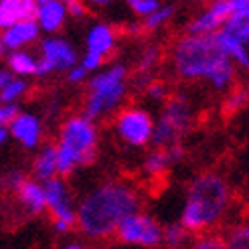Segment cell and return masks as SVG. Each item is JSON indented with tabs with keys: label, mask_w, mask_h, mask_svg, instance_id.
<instances>
[{
	"label": "cell",
	"mask_w": 249,
	"mask_h": 249,
	"mask_svg": "<svg viewBox=\"0 0 249 249\" xmlns=\"http://www.w3.org/2000/svg\"><path fill=\"white\" fill-rule=\"evenodd\" d=\"M87 47L89 51L106 55L111 47H114V35H111V29L106 27V24H97V27L91 29L89 36H87Z\"/></svg>",
	"instance_id": "19"
},
{
	"label": "cell",
	"mask_w": 249,
	"mask_h": 249,
	"mask_svg": "<svg viewBox=\"0 0 249 249\" xmlns=\"http://www.w3.org/2000/svg\"><path fill=\"white\" fill-rule=\"evenodd\" d=\"M10 134L27 148H35L41 138V124L31 114H20L10 126Z\"/></svg>",
	"instance_id": "12"
},
{
	"label": "cell",
	"mask_w": 249,
	"mask_h": 249,
	"mask_svg": "<svg viewBox=\"0 0 249 249\" xmlns=\"http://www.w3.org/2000/svg\"><path fill=\"white\" fill-rule=\"evenodd\" d=\"M229 2H231L233 15H235V12H241V10L249 8V0H229Z\"/></svg>",
	"instance_id": "36"
},
{
	"label": "cell",
	"mask_w": 249,
	"mask_h": 249,
	"mask_svg": "<svg viewBox=\"0 0 249 249\" xmlns=\"http://www.w3.org/2000/svg\"><path fill=\"white\" fill-rule=\"evenodd\" d=\"M193 249H229L227 241H223L221 237H215V235H209V237H201Z\"/></svg>",
	"instance_id": "28"
},
{
	"label": "cell",
	"mask_w": 249,
	"mask_h": 249,
	"mask_svg": "<svg viewBox=\"0 0 249 249\" xmlns=\"http://www.w3.org/2000/svg\"><path fill=\"white\" fill-rule=\"evenodd\" d=\"M24 174L22 172H18V170H10V172H6L4 174V178H2V186L6 191H12V193H18V189L24 184Z\"/></svg>",
	"instance_id": "26"
},
{
	"label": "cell",
	"mask_w": 249,
	"mask_h": 249,
	"mask_svg": "<svg viewBox=\"0 0 249 249\" xmlns=\"http://www.w3.org/2000/svg\"><path fill=\"white\" fill-rule=\"evenodd\" d=\"M35 2L39 4V6H45V4H49V2H57V0H35ZM59 2H61V0H59Z\"/></svg>",
	"instance_id": "41"
},
{
	"label": "cell",
	"mask_w": 249,
	"mask_h": 249,
	"mask_svg": "<svg viewBox=\"0 0 249 249\" xmlns=\"http://www.w3.org/2000/svg\"><path fill=\"white\" fill-rule=\"evenodd\" d=\"M217 36V41H219V45L225 49V53L229 55V57H233L237 63H241L245 69H249V53H247V49L243 47V43L241 41H237V39H233L231 35H227V33H217L215 35Z\"/></svg>",
	"instance_id": "20"
},
{
	"label": "cell",
	"mask_w": 249,
	"mask_h": 249,
	"mask_svg": "<svg viewBox=\"0 0 249 249\" xmlns=\"http://www.w3.org/2000/svg\"><path fill=\"white\" fill-rule=\"evenodd\" d=\"M116 130L124 142L132 146H144L154 134L152 118L144 109H126L116 122Z\"/></svg>",
	"instance_id": "9"
},
{
	"label": "cell",
	"mask_w": 249,
	"mask_h": 249,
	"mask_svg": "<svg viewBox=\"0 0 249 249\" xmlns=\"http://www.w3.org/2000/svg\"><path fill=\"white\" fill-rule=\"evenodd\" d=\"M156 57H158V49H148V51L144 53V57L140 59V69L142 71H146V69H150L152 65H154V61H156Z\"/></svg>",
	"instance_id": "33"
},
{
	"label": "cell",
	"mask_w": 249,
	"mask_h": 249,
	"mask_svg": "<svg viewBox=\"0 0 249 249\" xmlns=\"http://www.w3.org/2000/svg\"><path fill=\"white\" fill-rule=\"evenodd\" d=\"M43 59L39 61L36 75H47L55 69H73L75 65V53L69 43L63 39H47L43 41Z\"/></svg>",
	"instance_id": "10"
},
{
	"label": "cell",
	"mask_w": 249,
	"mask_h": 249,
	"mask_svg": "<svg viewBox=\"0 0 249 249\" xmlns=\"http://www.w3.org/2000/svg\"><path fill=\"white\" fill-rule=\"evenodd\" d=\"M170 15H172V6H166V8H158L154 15H150L146 18V27L148 29H156L158 24H162L164 20H168L170 18Z\"/></svg>",
	"instance_id": "29"
},
{
	"label": "cell",
	"mask_w": 249,
	"mask_h": 249,
	"mask_svg": "<svg viewBox=\"0 0 249 249\" xmlns=\"http://www.w3.org/2000/svg\"><path fill=\"white\" fill-rule=\"evenodd\" d=\"M128 4L138 12V15H154L158 10V0H128Z\"/></svg>",
	"instance_id": "27"
},
{
	"label": "cell",
	"mask_w": 249,
	"mask_h": 249,
	"mask_svg": "<svg viewBox=\"0 0 249 249\" xmlns=\"http://www.w3.org/2000/svg\"><path fill=\"white\" fill-rule=\"evenodd\" d=\"M93 2H97V4H106V2H109V0H93Z\"/></svg>",
	"instance_id": "43"
},
{
	"label": "cell",
	"mask_w": 249,
	"mask_h": 249,
	"mask_svg": "<svg viewBox=\"0 0 249 249\" xmlns=\"http://www.w3.org/2000/svg\"><path fill=\"white\" fill-rule=\"evenodd\" d=\"M245 102V93L241 91V93H237V95H233V99L229 102V107H233V109H237L241 104Z\"/></svg>",
	"instance_id": "38"
},
{
	"label": "cell",
	"mask_w": 249,
	"mask_h": 249,
	"mask_svg": "<svg viewBox=\"0 0 249 249\" xmlns=\"http://www.w3.org/2000/svg\"><path fill=\"white\" fill-rule=\"evenodd\" d=\"M211 12H213L215 17H219L221 20H225V22H227V18L233 15L231 2H229V0H217V2L211 6Z\"/></svg>",
	"instance_id": "31"
},
{
	"label": "cell",
	"mask_w": 249,
	"mask_h": 249,
	"mask_svg": "<svg viewBox=\"0 0 249 249\" xmlns=\"http://www.w3.org/2000/svg\"><path fill=\"white\" fill-rule=\"evenodd\" d=\"M180 158H182V148L178 144L170 146V148H162V150H156L154 154H150L146 158L144 170L148 174H160V172H164L170 164L178 162Z\"/></svg>",
	"instance_id": "15"
},
{
	"label": "cell",
	"mask_w": 249,
	"mask_h": 249,
	"mask_svg": "<svg viewBox=\"0 0 249 249\" xmlns=\"http://www.w3.org/2000/svg\"><path fill=\"white\" fill-rule=\"evenodd\" d=\"M12 81H15V79H12V73L10 71H2V73H0V85H2V87L10 85Z\"/></svg>",
	"instance_id": "39"
},
{
	"label": "cell",
	"mask_w": 249,
	"mask_h": 249,
	"mask_svg": "<svg viewBox=\"0 0 249 249\" xmlns=\"http://www.w3.org/2000/svg\"><path fill=\"white\" fill-rule=\"evenodd\" d=\"M24 89H27V83L15 79L10 85L2 87V93H0V97H2L4 104H10V102H15V99H17L20 93H24Z\"/></svg>",
	"instance_id": "25"
},
{
	"label": "cell",
	"mask_w": 249,
	"mask_h": 249,
	"mask_svg": "<svg viewBox=\"0 0 249 249\" xmlns=\"http://www.w3.org/2000/svg\"><path fill=\"white\" fill-rule=\"evenodd\" d=\"M39 36V27L35 24V20H24L18 22L15 27H10L2 35V47L4 49H18L22 45H27L35 41Z\"/></svg>",
	"instance_id": "14"
},
{
	"label": "cell",
	"mask_w": 249,
	"mask_h": 249,
	"mask_svg": "<svg viewBox=\"0 0 249 249\" xmlns=\"http://www.w3.org/2000/svg\"><path fill=\"white\" fill-rule=\"evenodd\" d=\"M102 61H104V55H99V53H93V51H87V55L83 57V69H95L102 65Z\"/></svg>",
	"instance_id": "32"
},
{
	"label": "cell",
	"mask_w": 249,
	"mask_h": 249,
	"mask_svg": "<svg viewBox=\"0 0 249 249\" xmlns=\"http://www.w3.org/2000/svg\"><path fill=\"white\" fill-rule=\"evenodd\" d=\"M172 61L180 77H207L217 89H223L233 81L231 57L219 45L215 35L184 36L174 47Z\"/></svg>",
	"instance_id": "2"
},
{
	"label": "cell",
	"mask_w": 249,
	"mask_h": 249,
	"mask_svg": "<svg viewBox=\"0 0 249 249\" xmlns=\"http://www.w3.org/2000/svg\"><path fill=\"white\" fill-rule=\"evenodd\" d=\"M148 93H150L154 99H162L166 95V85L158 83V81H152L150 85H148Z\"/></svg>",
	"instance_id": "34"
},
{
	"label": "cell",
	"mask_w": 249,
	"mask_h": 249,
	"mask_svg": "<svg viewBox=\"0 0 249 249\" xmlns=\"http://www.w3.org/2000/svg\"><path fill=\"white\" fill-rule=\"evenodd\" d=\"M18 107L17 106H12V104H4L2 107H0V124L6 128V124L8 126H12V122H15L18 118Z\"/></svg>",
	"instance_id": "30"
},
{
	"label": "cell",
	"mask_w": 249,
	"mask_h": 249,
	"mask_svg": "<svg viewBox=\"0 0 249 249\" xmlns=\"http://www.w3.org/2000/svg\"><path fill=\"white\" fill-rule=\"evenodd\" d=\"M45 186V196H47V207L53 215V227L59 233H67L71 225L77 221V213L73 211L69 196L65 191L63 180L53 178L43 184Z\"/></svg>",
	"instance_id": "8"
},
{
	"label": "cell",
	"mask_w": 249,
	"mask_h": 249,
	"mask_svg": "<svg viewBox=\"0 0 249 249\" xmlns=\"http://www.w3.org/2000/svg\"><path fill=\"white\" fill-rule=\"evenodd\" d=\"M138 196L122 182H107L87 195L77 209L79 229L89 237H107L120 225L138 213Z\"/></svg>",
	"instance_id": "1"
},
{
	"label": "cell",
	"mask_w": 249,
	"mask_h": 249,
	"mask_svg": "<svg viewBox=\"0 0 249 249\" xmlns=\"http://www.w3.org/2000/svg\"><path fill=\"white\" fill-rule=\"evenodd\" d=\"M65 249H85V247H81V245H77V243H71V245H67Z\"/></svg>",
	"instance_id": "42"
},
{
	"label": "cell",
	"mask_w": 249,
	"mask_h": 249,
	"mask_svg": "<svg viewBox=\"0 0 249 249\" xmlns=\"http://www.w3.org/2000/svg\"><path fill=\"white\" fill-rule=\"evenodd\" d=\"M118 237L124 243L142 245V247H158L164 241V229L158 223L142 213H134L120 225Z\"/></svg>",
	"instance_id": "7"
},
{
	"label": "cell",
	"mask_w": 249,
	"mask_h": 249,
	"mask_svg": "<svg viewBox=\"0 0 249 249\" xmlns=\"http://www.w3.org/2000/svg\"><path fill=\"white\" fill-rule=\"evenodd\" d=\"M6 138H8V130L2 126V128H0V142H4Z\"/></svg>",
	"instance_id": "40"
},
{
	"label": "cell",
	"mask_w": 249,
	"mask_h": 249,
	"mask_svg": "<svg viewBox=\"0 0 249 249\" xmlns=\"http://www.w3.org/2000/svg\"><path fill=\"white\" fill-rule=\"evenodd\" d=\"M223 33L231 35L233 39H237L241 43H247L249 41V8L231 15L227 22L223 24Z\"/></svg>",
	"instance_id": "18"
},
{
	"label": "cell",
	"mask_w": 249,
	"mask_h": 249,
	"mask_svg": "<svg viewBox=\"0 0 249 249\" xmlns=\"http://www.w3.org/2000/svg\"><path fill=\"white\" fill-rule=\"evenodd\" d=\"M229 201V189L219 174L207 172L196 177L186 193L180 223L189 231H203L217 223Z\"/></svg>",
	"instance_id": "3"
},
{
	"label": "cell",
	"mask_w": 249,
	"mask_h": 249,
	"mask_svg": "<svg viewBox=\"0 0 249 249\" xmlns=\"http://www.w3.org/2000/svg\"><path fill=\"white\" fill-rule=\"evenodd\" d=\"M225 241L229 249H249V225L233 227Z\"/></svg>",
	"instance_id": "24"
},
{
	"label": "cell",
	"mask_w": 249,
	"mask_h": 249,
	"mask_svg": "<svg viewBox=\"0 0 249 249\" xmlns=\"http://www.w3.org/2000/svg\"><path fill=\"white\" fill-rule=\"evenodd\" d=\"M33 172H35V177L39 180H43V182L53 180L55 172H59V168H57V148L55 146H45L39 152V156L35 158Z\"/></svg>",
	"instance_id": "16"
},
{
	"label": "cell",
	"mask_w": 249,
	"mask_h": 249,
	"mask_svg": "<svg viewBox=\"0 0 249 249\" xmlns=\"http://www.w3.org/2000/svg\"><path fill=\"white\" fill-rule=\"evenodd\" d=\"M85 73H87V69H83V67H73V69H69V81H71V83L83 81Z\"/></svg>",
	"instance_id": "35"
},
{
	"label": "cell",
	"mask_w": 249,
	"mask_h": 249,
	"mask_svg": "<svg viewBox=\"0 0 249 249\" xmlns=\"http://www.w3.org/2000/svg\"><path fill=\"white\" fill-rule=\"evenodd\" d=\"M18 203L22 205V209L31 215H39L47 207V196H45V186H41L35 180H24V184L17 193Z\"/></svg>",
	"instance_id": "13"
},
{
	"label": "cell",
	"mask_w": 249,
	"mask_h": 249,
	"mask_svg": "<svg viewBox=\"0 0 249 249\" xmlns=\"http://www.w3.org/2000/svg\"><path fill=\"white\" fill-rule=\"evenodd\" d=\"M124 77H126V71L124 67H111L104 73H99L91 79V95L87 99L85 106V118L93 120L99 114H106V111L114 109L124 97L126 91V85H124Z\"/></svg>",
	"instance_id": "4"
},
{
	"label": "cell",
	"mask_w": 249,
	"mask_h": 249,
	"mask_svg": "<svg viewBox=\"0 0 249 249\" xmlns=\"http://www.w3.org/2000/svg\"><path fill=\"white\" fill-rule=\"evenodd\" d=\"M39 8L35 0H0V27L8 31L18 22L39 18Z\"/></svg>",
	"instance_id": "11"
},
{
	"label": "cell",
	"mask_w": 249,
	"mask_h": 249,
	"mask_svg": "<svg viewBox=\"0 0 249 249\" xmlns=\"http://www.w3.org/2000/svg\"><path fill=\"white\" fill-rule=\"evenodd\" d=\"M69 12H71V17H83L85 6H81L79 2H73V4H69Z\"/></svg>",
	"instance_id": "37"
},
{
	"label": "cell",
	"mask_w": 249,
	"mask_h": 249,
	"mask_svg": "<svg viewBox=\"0 0 249 249\" xmlns=\"http://www.w3.org/2000/svg\"><path fill=\"white\" fill-rule=\"evenodd\" d=\"M63 18H65V6H63V2H59V0L39 8V24L49 33L57 31L61 24H63Z\"/></svg>",
	"instance_id": "17"
},
{
	"label": "cell",
	"mask_w": 249,
	"mask_h": 249,
	"mask_svg": "<svg viewBox=\"0 0 249 249\" xmlns=\"http://www.w3.org/2000/svg\"><path fill=\"white\" fill-rule=\"evenodd\" d=\"M186 239H189V229H186L182 223H172L164 229V243L170 249H180Z\"/></svg>",
	"instance_id": "23"
},
{
	"label": "cell",
	"mask_w": 249,
	"mask_h": 249,
	"mask_svg": "<svg viewBox=\"0 0 249 249\" xmlns=\"http://www.w3.org/2000/svg\"><path fill=\"white\" fill-rule=\"evenodd\" d=\"M221 22H225V20H221L219 17H215L213 12H207V15L203 17H198L196 20H193L189 24V33L191 35H213V31H217L221 27Z\"/></svg>",
	"instance_id": "22"
},
{
	"label": "cell",
	"mask_w": 249,
	"mask_h": 249,
	"mask_svg": "<svg viewBox=\"0 0 249 249\" xmlns=\"http://www.w3.org/2000/svg\"><path fill=\"white\" fill-rule=\"evenodd\" d=\"M95 128L91 120L83 118H71L63 124L61 130V146L69 148V150L79 158V166L91 164L95 158Z\"/></svg>",
	"instance_id": "6"
},
{
	"label": "cell",
	"mask_w": 249,
	"mask_h": 249,
	"mask_svg": "<svg viewBox=\"0 0 249 249\" xmlns=\"http://www.w3.org/2000/svg\"><path fill=\"white\" fill-rule=\"evenodd\" d=\"M189 122H191L189 106H186L182 99H172L162 109V116L154 124L152 144L158 146V150L177 146V140L180 138V134L189 128Z\"/></svg>",
	"instance_id": "5"
},
{
	"label": "cell",
	"mask_w": 249,
	"mask_h": 249,
	"mask_svg": "<svg viewBox=\"0 0 249 249\" xmlns=\"http://www.w3.org/2000/svg\"><path fill=\"white\" fill-rule=\"evenodd\" d=\"M8 65H10V71L18 73V75H36V69H39V63L27 53H20V51H15L8 55Z\"/></svg>",
	"instance_id": "21"
}]
</instances>
